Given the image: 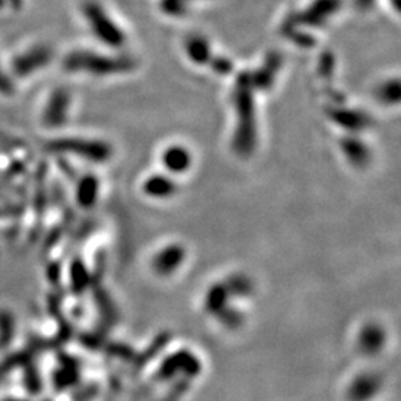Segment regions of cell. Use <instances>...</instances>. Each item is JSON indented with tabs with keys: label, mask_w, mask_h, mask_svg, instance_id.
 <instances>
[{
	"label": "cell",
	"mask_w": 401,
	"mask_h": 401,
	"mask_svg": "<svg viewBox=\"0 0 401 401\" xmlns=\"http://www.w3.org/2000/svg\"><path fill=\"white\" fill-rule=\"evenodd\" d=\"M51 146L61 152H75L91 160H103L110 155L109 148L101 141H91L84 138H61L55 140Z\"/></svg>",
	"instance_id": "5b68a950"
},
{
	"label": "cell",
	"mask_w": 401,
	"mask_h": 401,
	"mask_svg": "<svg viewBox=\"0 0 401 401\" xmlns=\"http://www.w3.org/2000/svg\"><path fill=\"white\" fill-rule=\"evenodd\" d=\"M84 17L94 33L101 43L110 48H122L126 42L123 30L111 20L107 11L95 0H88L82 6Z\"/></svg>",
	"instance_id": "3957f363"
},
{
	"label": "cell",
	"mask_w": 401,
	"mask_h": 401,
	"mask_svg": "<svg viewBox=\"0 0 401 401\" xmlns=\"http://www.w3.org/2000/svg\"><path fill=\"white\" fill-rule=\"evenodd\" d=\"M331 118L336 123H339L348 130H361V128H367L370 118L360 110H349V109H338L331 111Z\"/></svg>",
	"instance_id": "30bf717a"
},
{
	"label": "cell",
	"mask_w": 401,
	"mask_h": 401,
	"mask_svg": "<svg viewBox=\"0 0 401 401\" xmlns=\"http://www.w3.org/2000/svg\"><path fill=\"white\" fill-rule=\"evenodd\" d=\"M12 2H18V0H12Z\"/></svg>",
	"instance_id": "e0dca14e"
},
{
	"label": "cell",
	"mask_w": 401,
	"mask_h": 401,
	"mask_svg": "<svg viewBox=\"0 0 401 401\" xmlns=\"http://www.w3.org/2000/svg\"><path fill=\"white\" fill-rule=\"evenodd\" d=\"M210 66L213 67V70L217 73V75H221V76H228L231 75V72L234 70V62L226 58V57H214L210 60Z\"/></svg>",
	"instance_id": "5bb4252c"
},
{
	"label": "cell",
	"mask_w": 401,
	"mask_h": 401,
	"mask_svg": "<svg viewBox=\"0 0 401 401\" xmlns=\"http://www.w3.org/2000/svg\"><path fill=\"white\" fill-rule=\"evenodd\" d=\"M194 2L195 0H160V9L170 17L180 18L187 13L190 5Z\"/></svg>",
	"instance_id": "4fadbf2b"
},
{
	"label": "cell",
	"mask_w": 401,
	"mask_h": 401,
	"mask_svg": "<svg viewBox=\"0 0 401 401\" xmlns=\"http://www.w3.org/2000/svg\"><path fill=\"white\" fill-rule=\"evenodd\" d=\"M356 4L360 9H370L375 5V0H356Z\"/></svg>",
	"instance_id": "2e32d148"
},
{
	"label": "cell",
	"mask_w": 401,
	"mask_h": 401,
	"mask_svg": "<svg viewBox=\"0 0 401 401\" xmlns=\"http://www.w3.org/2000/svg\"><path fill=\"white\" fill-rule=\"evenodd\" d=\"M62 66L70 73L111 76L131 72L136 67V61L128 55H107L80 50L66 55Z\"/></svg>",
	"instance_id": "6da1fadb"
},
{
	"label": "cell",
	"mask_w": 401,
	"mask_h": 401,
	"mask_svg": "<svg viewBox=\"0 0 401 401\" xmlns=\"http://www.w3.org/2000/svg\"><path fill=\"white\" fill-rule=\"evenodd\" d=\"M163 163L170 171L182 172L190 165V153L182 146H171L164 152Z\"/></svg>",
	"instance_id": "8fae6325"
},
{
	"label": "cell",
	"mask_w": 401,
	"mask_h": 401,
	"mask_svg": "<svg viewBox=\"0 0 401 401\" xmlns=\"http://www.w3.org/2000/svg\"><path fill=\"white\" fill-rule=\"evenodd\" d=\"M281 64H282V60L277 53L269 54L265 62L258 70L253 73L250 72V77H251V82L254 88L259 91H265L274 85L275 77L278 76V72L281 69Z\"/></svg>",
	"instance_id": "ba28073f"
},
{
	"label": "cell",
	"mask_w": 401,
	"mask_h": 401,
	"mask_svg": "<svg viewBox=\"0 0 401 401\" xmlns=\"http://www.w3.org/2000/svg\"><path fill=\"white\" fill-rule=\"evenodd\" d=\"M51 58H53V51L50 48L39 45L35 48H30L28 51L15 57L12 62V69L15 75L26 77L42 69L43 66H46V64L51 61Z\"/></svg>",
	"instance_id": "8992f818"
},
{
	"label": "cell",
	"mask_w": 401,
	"mask_h": 401,
	"mask_svg": "<svg viewBox=\"0 0 401 401\" xmlns=\"http://www.w3.org/2000/svg\"><path fill=\"white\" fill-rule=\"evenodd\" d=\"M0 5H2V0H0Z\"/></svg>",
	"instance_id": "ac0fdd59"
},
{
	"label": "cell",
	"mask_w": 401,
	"mask_h": 401,
	"mask_svg": "<svg viewBox=\"0 0 401 401\" xmlns=\"http://www.w3.org/2000/svg\"><path fill=\"white\" fill-rule=\"evenodd\" d=\"M342 6V0H312V2L288 17L282 28H321L331 20Z\"/></svg>",
	"instance_id": "277c9868"
},
{
	"label": "cell",
	"mask_w": 401,
	"mask_h": 401,
	"mask_svg": "<svg viewBox=\"0 0 401 401\" xmlns=\"http://www.w3.org/2000/svg\"><path fill=\"white\" fill-rule=\"evenodd\" d=\"M70 109V94L64 88L53 91L43 110V123L48 126H60L67 121Z\"/></svg>",
	"instance_id": "52a82bcc"
},
{
	"label": "cell",
	"mask_w": 401,
	"mask_h": 401,
	"mask_svg": "<svg viewBox=\"0 0 401 401\" xmlns=\"http://www.w3.org/2000/svg\"><path fill=\"white\" fill-rule=\"evenodd\" d=\"M378 99L385 104H397L400 100L398 79H390L378 88Z\"/></svg>",
	"instance_id": "7c38bea8"
},
{
	"label": "cell",
	"mask_w": 401,
	"mask_h": 401,
	"mask_svg": "<svg viewBox=\"0 0 401 401\" xmlns=\"http://www.w3.org/2000/svg\"><path fill=\"white\" fill-rule=\"evenodd\" d=\"M254 85L250 72L239 73L232 91V101L238 118L236 144L243 149H250L254 144L256 130V107H254Z\"/></svg>",
	"instance_id": "7a4b0ae2"
},
{
	"label": "cell",
	"mask_w": 401,
	"mask_h": 401,
	"mask_svg": "<svg viewBox=\"0 0 401 401\" xmlns=\"http://www.w3.org/2000/svg\"><path fill=\"white\" fill-rule=\"evenodd\" d=\"M185 51L192 62L205 66L213 58L212 45L202 35H190L185 40Z\"/></svg>",
	"instance_id": "9c48e42d"
},
{
	"label": "cell",
	"mask_w": 401,
	"mask_h": 401,
	"mask_svg": "<svg viewBox=\"0 0 401 401\" xmlns=\"http://www.w3.org/2000/svg\"><path fill=\"white\" fill-rule=\"evenodd\" d=\"M0 92H2V94H11L12 92L11 80L2 73V69H0Z\"/></svg>",
	"instance_id": "9a60e30c"
}]
</instances>
